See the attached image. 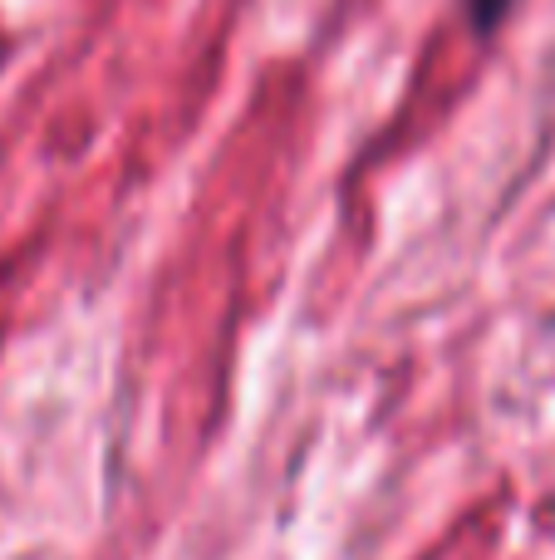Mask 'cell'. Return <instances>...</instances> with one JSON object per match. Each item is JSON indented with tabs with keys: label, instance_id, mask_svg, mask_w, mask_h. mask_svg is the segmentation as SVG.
<instances>
[{
	"label": "cell",
	"instance_id": "cell-1",
	"mask_svg": "<svg viewBox=\"0 0 555 560\" xmlns=\"http://www.w3.org/2000/svg\"><path fill=\"white\" fill-rule=\"evenodd\" d=\"M511 5H517V0H468V15L477 30H497L501 20L511 15Z\"/></svg>",
	"mask_w": 555,
	"mask_h": 560
}]
</instances>
